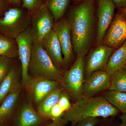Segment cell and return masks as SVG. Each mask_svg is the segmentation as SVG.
I'll return each mask as SVG.
<instances>
[{"label": "cell", "mask_w": 126, "mask_h": 126, "mask_svg": "<svg viewBox=\"0 0 126 126\" xmlns=\"http://www.w3.org/2000/svg\"><path fill=\"white\" fill-rule=\"evenodd\" d=\"M94 0H85L71 9L67 20L71 32L74 51L84 56L92 43L94 25Z\"/></svg>", "instance_id": "1"}, {"label": "cell", "mask_w": 126, "mask_h": 126, "mask_svg": "<svg viewBox=\"0 0 126 126\" xmlns=\"http://www.w3.org/2000/svg\"><path fill=\"white\" fill-rule=\"evenodd\" d=\"M119 111L103 96L82 97L72 104L62 118L67 123L73 124L87 118L112 116Z\"/></svg>", "instance_id": "2"}, {"label": "cell", "mask_w": 126, "mask_h": 126, "mask_svg": "<svg viewBox=\"0 0 126 126\" xmlns=\"http://www.w3.org/2000/svg\"><path fill=\"white\" fill-rule=\"evenodd\" d=\"M28 73L31 78H42L62 84L63 75L53 63L40 43L34 40Z\"/></svg>", "instance_id": "3"}, {"label": "cell", "mask_w": 126, "mask_h": 126, "mask_svg": "<svg viewBox=\"0 0 126 126\" xmlns=\"http://www.w3.org/2000/svg\"><path fill=\"white\" fill-rule=\"evenodd\" d=\"M31 15L22 5L11 6L0 17V33L16 39L30 27Z\"/></svg>", "instance_id": "4"}, {"label": "cell", "mask_w": 126, "mask_h": 126, "mask_svg": "<svg viewBox=\"0 0 126 126\" xmlns=\"http://www.w3.org/2000/svg\"><path fill=\"white\" fill-rule=\"evenodd\" d=\"M84 57L77 56L72 67L63 75L61 86L77 101L82 97L83 86L85 81L84 77Z\"/></svg>", "instance_id": "5"}, {"label": "cell", "mask_w": 126, "mask_h": 126, "mask_svg": "<svg viewBox=\"0 0 126 126\" xmlns=\"http://www.w3.org/2000/svg\"><path fill=\"white\" fill-rule=\"evenodd\" d=\"M55 22L45 3L31 13V31L34 40L40 43L46 35L53 30Z\"/></svg>", "instance_id": "6"}, {"label": "cell", "mask_w": 126, "mask_h": 126, "mask_svg": "<svg viewBox=\"0 0 126 126\" xmlns=\"http://www.w3.org/2000/svg\"><path fill=\"white\" fill-rule=\"evenodd\" d=\"M18 47V56L21 63L22 84L25 87L31 79L28 67L31 58L34 39L30 29L26 30L16 38Z\"/></svg>", "instance_id": "7"}, {"label": "cell", "mask_w": 126, "mask_h": 126, "mask_svg": "<svg viewBox=\"0 0 126 126\" xmlns=\"http://www.w3.org/2000/svg\"><path fill=\"white\" fill-rule=\"evenodd\" d=\"M126 40V18L121 12L115 16L107 31L102 42L112 48L120 47Z\"/></svg>", "instance_id": "8"}, {"label": "cell", "mask_w": 126, "mask_h": 126, "mask_svg": "<svg viewBox=\"0 0 126 126\" xmlns=\"http://www.w3.org/2000/svg\"><path fill=\"white\" fill-rule=\"evenodd\" d=\"M116 7L112 0L98 1L97 16L98 18L97 41L102 42L104 37L112 22Z\"/></svg>", "instance_id": "9"}, {"label": "cell", "mask_w": 126, "mask_h": 126, "mask_svg": "<svg viewBox=\"0 0 126 126\" xmlns=\"http://www.w3.org/2000/svg\"><path fill=\"white\" fill-rule=\"evenodd\" d=\"M87 77L83 86L82 97H93L100 92L109 89L110 76L106 71H96Z\"/></svg>", "instance_id": "10"}, {"label": "cell", "mask_w": 126, "mask_h": 126, "mask_svg": "<svg viewBox=\"0 0 126 126\" xmlns=\"http://www.w3.org/2000/svg\"><path fill=\"white\" fill-rule=\"evenodd\" d=\"M53 30L55 32L63 55L64 62L67 64L73 55L74 49L71 32L66 18H63L55 23Z\"/></svg>", "instance_id": "11"}, {"label": "cell", "mask_w": 126, "mask_h": 126, "mask_svg": "<svg viewBox=\"0 0 126 126\" xmlns=\"http://www.w3.org/2000/svg\"><path fill=\"white\" fill-rule=\"evenodd\" d=\"M114 49L104 45H99L90 54L86 65V75L106 69Z\"/></svg>", "instance_id": "12"}, {"label": "cell", "mask_w": 126, "mask_h": 126, "mask_svg": "<svg viewBox=\"0 0 126 126\" xmlns=\"http://www.w3.org/2000/svg\"><path fill=\"white\" fill-rule=\"evenodd\" d=\"M40 44L55 66L61 71L64 63L61 46L54 30H52L46 35Z\"/></svg>", "instance_id": "13"}, {"label": "cell", "mask_w": 126, "mask_h": 126, "mask_svg": "<svg viewBox=\"0 0 126 126\" xmlns=\"http://www.w3.org/2000/svg\"><path fill=\"white\" fill-rule=\"evenodd\" d=\"M61 84L54 80L42 78H31L27 87L33 95L35 101L39 104L47 95L57 88Z\"/></svg>", "instance_id": "14"}, {"label": "cell", "mask_w": 126, "mask_h": 126, "mask_svg": "<svg viewBox=\"0 0 126 126\" xmlns=\"http://www.w3.org/2000/svg\"><path fill=\"white\" fill-rule=\"evenodd\" d=\"M30 104H24L18 113L12 126H38L45 122Z\"/></svg>", "instance_id": "15"}, {"label": "cell", "mask_w": 126, "mask_h": 126, "mask_svg": "<svg viewBox=\"0 0 126 126\" xmlns=\"http://www.w3.org/2000/svg\"><path fill=\"white\" fill-rule=\"evenodd\" d=\"M20 85L6 97L0 105V126L11 120L15 112L20 91Z\"/></svg>", "instance_id": "16"}, {"label": "cell", "mask_w": 126, "mask_h": 126, "mask_svg": "<svg viewBox=\"0 0 126 126\" xmlns=\"http://www.w3.org/2000/svg\"><path fill=\"white\" fill-rule=\"evenodd\" d=\"M64 88L58 87L47 95L38 104V112L42 117L50 119V112L51 108L56 104L64 91Z\"/></svg>", "instance_id": "17"}, {"label": "cell", "mask_w": 126, "mask_h": 126, "mask_svg": "<svg viewBox=\"0 0 126 126\" xmlns=\"http://www.w3.org/2000/svg\"><path fill=\"white\" fill-rule=\"evenodd\" d=\"M126 66V40L125 42L110 56L106 68L109 75Z\"/></svg>", "instance_id": "18"}, {"label": "cell", "mask_w": 126, "mask_h": 126, "mask_svg": "<svg viewBox=\"0 0 126 126\" xmlns=\"http://www.w3.org/2000/svg\"><path fill=\"white\" fill-rule=\"evenodd\" d=\"M18 78L17 69L12 65L6 77L0 84V105L10 93L20 86Z\"/></svg>", "instance_id": "19"}, {"label": "cell", "mask_w": 126, "mask_h": 126, "mask_svg": "<svg viewBox=\"0 0 126 126\" xmlns=\"http://www.w3.org/2000/svg\"><path fill=\"white\" fill-rule=\"evenodd\" d=\"M0 56L13 59L18 56V47L16 39L0 33Z\"/></svg>", "instance_id": "20"}, {"label": "cell", "mask_w": 126, "mask_h": 126, "mask_svg": "<svg viewBox=\"0 0 126 126\" xmlns=\"http://www.w3.org/2000/svg\"><path fill=\"white\" fill-rule=\"evenodd\" d=\"M103 97L119 111L126 113V93L109 90L104 94Z\"/></svg>", "instance_id": "21"}, {"label": "cell", "mask_w": 126, "mask_h": 126, "mask_svg": "<svg viewBox=\"0 0 126 126\" xmlns=\"http://www.w3.org/2000/svg\"><path fill=\"white\" fill-rule=\"evenodd\" d=\"M69 2L70 0H46V4L53 16L55 23L61 19L67 10Z\"/></svg>", "instance_id": "22"}, {"label": "cell", "mask_w": 126, "mask_h": 126, "mask_svg": "<svg viewBox=\"0 0 126 126\" xmlns=\"http://www.w3.org/2000/svg\"><path fill=\"white\" fill-rule=\"evenodd\" d=\"M109 90L126 93V70L120 69L110 75Z\"/></svg>", "instance_id": "23"}, {"label": "cell", "mask_w": 126, "mask_h": 126, "mask_svg": "<svg viewBox=\"0 0 126 126\" xmlns=\"http://www.w3.org/2000/svg\"><path fill=\"white\" fill-rule=\"evenodd\" d=\"M12 59L0 56V84L6 77L12 66Z\"/></svg>", "instance_id": "24"}, {"label": "cell", "mask_w": 126, "mask_h": 126, "mask_svg": "<svg viewBox=\"0 0 126 126\" xmlns=\"http://www.w3.org/2000/svg\"><path fill=\"white\" fill-rule=\"evenodd\" d=\"M22 5L31 13L35 10L45 3L46 0H21Z\"/></svg>", "instance_id": "25"}, {"label": "cell", "mask_w": 126, "mask_h": 126, "mask_svg": "<svg viewBox=\"0 0 126 126\" xmlns=\"http://www.w3.org/2000/svg\"><path fill=\"white\" fill-rule=\"evenodd\" d=\"M57 104L64 112L69 110L72 106L68 94L64 91L59 99Z\"/></svg>", "instance_id": "26"}, {"label": "cell", "mask_w": 126, "mask_h": 126, "mask_svg": "<svg viewBox=\"0 0 126 126\" xmlns=\"http://www.w3.org/2000/svg\"><path fill=\"white\" fill-rule=\"evenodd\" d=\"M97 118L83 119L72 124L73 126H95L98 122Z\"/></svg>", "instance_id": "27"}, {"label": "cell", "mask_w": 126, "mask_h": 126, "mask_svg": "<svg viewBox=\"0 0 126 126\" xmlns=\"http://www.w3.org/2000/svg\"><path fill=\"white\" fill-rule=\"evenodd\" d=\"M11 6L7 0H0V17L2 16L5 12Z\"/></svg>", "instance_id": "28"}, {"label": "cell", "mask_w": 126, "mask_h": 126, "mask_svg": "<svg viewBox=\"0 0 126 126\" xmlns=\"http://www.w3.org/2000/svg\"><path fill=\"white\" fill-rule=\"evenodd\" d=\"M67 123L63 119V118L56 121H53L51 123L45 126H64Z\"/></svg>", "instance_id": "29"}, {"label": "cell", "mask_w": 126, "mask_h": 126, "mask_svg": "<svg viewBox=\"0 0 126 126\" xmlns=\"http://www.w3.org/2000/svg\"><path fill=\"white\" fill-rule=\"evenodd\" d=\"M116 7L121 9L126 6V0H112Z\"/></svg>", "instance_id": "30"}, {"label": "cell", "mask_w": 126, "mask_h": 126, "mask_svg": "<svg viewBox=\"0 0 126 126\" xmlns=\"http://www.w3.org/2000/svg\"><path fill=\"white\" fill-rule=\"evenodd\" d=\"M12 6H19L22 5L21 0H7Z\"/></svg>", "instance_id": "31"}, {"label": "cell", "mask_w": 126, "mask_h": 126, "mask_svg": "<svg viewBox=\"0 0 126 126\" xmlns=\"http://www.w3.org/2000/svg\"><path fill=\"white\" fill-rule=\"evenodd\" d=\"M122 120L121 124L120 126H126V113L123 114L120 117Z\"/></svg>", "instance_id": "32"}, {"label": "cell", "mask_w": 126, "mask_h": 126, "mask_svg": "<svg viewBox=\"0 0 126 126\" xmlns=\"http://www.w3.org/2000/svg\"><path fill=\"white\" fill-rule=\"evenodd\" d=\"M121 12L126 18V6L121 9Z\"/></svg>", "instance_id": "33"}, {"label": "cell", "mask_w": 126, "mask_h": 126, "mask_svg": "<svg viewBox=\"0 0 126 126\" xmlns=\"http://www.w3.org/2000/svg\"><path fill=\"white\" fill-rule=\"evenodd\" d=\"M75 1H83L85 0H74Z\"/></svg>", "instance_id": "34"}, {"label": "cell", "mask_w": 126, "mask_h": 126, "mask_svg": "<svg viewBox=\"0 0 126 126\" xmlns=\"http://www.w3.org/2000/svg\"><path fill=\"white\" fill-rule=\"evenodd\" d=\"M101 0H98V1Z\"/></svg>", "instance_id": "35"}]
</instances>
